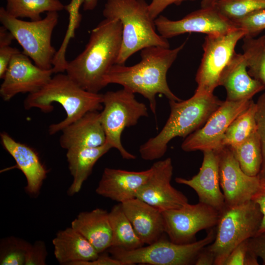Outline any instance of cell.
<instances>
[{
    "label": "cell",
    "mask_w": 265,
    "mask_h": 265,
    "mask_svg": "<svg viewBox=\"0 0 265 265\" xmlns=\"http://www.w3.org/2000/svg\"><path fill=\"white\" fill-rule=\"evenodd\" d=\"M185 44L172 49L158 46L142 49L141 59L138 63L131 66L114 64L105 77L106 85L118 84L133 93L141 94L148 100L150 109L156 115L157 94L164 95L169 101L182 100L170 89L166 75Z\"/></svg>",
    "instance_id": "obj_1"
},
{
    "label": "cell",
    "mask_w": 265,
    "mask_h": 265,
    "mask_svg": "<svg viewBox=\"0 0 265 265\" xmlns=\"http://www.w3.org/2000/svg\"><path fill=\"white\" fill-rule=\"evenodd\" d=\"M122 39L120 21L105 18L91 30L84 50L68 62L66 74L83 89L99 93L106 86L105 77L116 63Z\"/></svg>",
    "instance_id": "obj_2"
},
{
    "label": "cell",
    "mask_w": 265,
    "mask_h": 265,
    "mask_svg": "<svg viewBox=\"0 0 265 265\" xmlns=\"http://www.w3.org/2000/svg\"><path fill=\"white\" fill-rule=\"evenodd\" d=\"M60 104L66 118L49 127L50 134L61 131L86 113L102 110L103 94L88 91L79 86L67 74L57 73L38 91L28 94L24 101L26 109L38 108L44 112L53 109L52 104Z\"/></svg>",
    "instance_id": "obj_3"
},
{
    "label": "cell",
    "mask_w": 265,
    "mask_h": 265,
    "mask_svg": "<svg viewBox=\"0 0 265 265\" xmlns=\"http://www.w3.org/2000/svg\"><path fill=\"white\" fill-rule=\"evenodd\" d=\"M223 102L213 94H194L186 100L169 101V116L160 132L140 146L142 159L151 161L162 158L172 139L186 138L199 129Z\"/></svg>",
    "instance_id": "obj_4"
},
{
    "label": "cell",
    "mask_w": 265,
    "mask_h": 265,
    "mask_svg": "<svg viewBox=\"0 0 265 265\" xmlns=\"http://www.w3.org/2000/svg\"><path fill=\"white\" fill-rule=\"evenodd\" d=\"M145 0H107L103 14L122 25V39L116 64H125L136 52L152 46L170 48L167 39L157 32Z\"/></svg>",
    "instance_id": "obj_5"
},
{
    "label": "cell",
    "mask_w": 265,
    "mask_h": 265,
    "mask_svg": "<svg viewBox=\"0 0 265 265\" xmlns=\"http://www.w3.org/2000/svg\"><path fill=\"white\" fill-rule=\"evenodd\" d=\"M263 215L253 200L234 206H225L220 212L214 240L206 247L214 265H223L232 250L257 234Z\"/></svg>",
    "instance_id": "obj_6"
},
{
    "label": "cell",
    "mask_w": 265,
    "mask_h": 265,
    "mask_svg": "<svg viewBox=\"0 0 265 265\" xmlns=\"http://www.w3.org/2000/svg\"><path fill=\"white\" fill-rule=\"evenodd\" d=\"M58 12L46 13L39 20L26 21L10 15L0 8V22L13 35L23 53L39 68L53 69L56 51L51 43L52 34L58 21Z\"/></svg>",
    "instance_id": "obj_7"
},
{
    "label": "cell",
    "mask_w": 265,
    "mask_h": 265,
    "mask_svg": "<svg viewBox=\"0 0 265 265\" xmlns=\"http://www.w3.org/2000/svg\"><path fill=\"white\" fill-rule=\"evenodd\" d=\"M214 228L210 229L203 239L189 243L178 244L163 237L146 246L132 250L111 247L107 251L112 257L120 261L123 265L194 264L199 252L214 240L215 236Z\"/></svg>",
    "instance_id": "obj_8"
},
{
    "label": "cell",
    "mask_w": 265,
    "mask_h": 265,
    "mask_svg": "<svg viewBox=\"0 0 265 265\" xmlns=\"http://www.w3.org/2000/svg\"><path fill=\"white\" fill-rule=\"evenodd\" d=\"M103 106L100 119L106 142L116 149L123 159H135L136 157L123 147L121 135L126 128L135 126L140 118L148 116L146 106L135 99L134 93L125 88L103 94Z\"/></svg>",
    "instance_id": "obj_9"
},
{
    "label": "cell",
    "mask_w": 265,
    "mask_h": 265,
    "mask_svg": "<svg viewBox=\"0 0 265 265\" xmlns=\"http://www.w3.org/2000/svg\"><path fill=\"white\" fill-rule=\"evenodd\" d=\"M245 36L244 31L237 28L223 34L207 35L202 45V58L195 76L197 87L194 94H213L219 86L222 72L236 53L238 42Z\"/></svg>",
    "instance_id": "obj_10"
},
{
    "label": "cell",
    "mask_w": 265,
    "mask_h": 265,
    "mask_svg": "<svg viewBox=\"0 0 265 265\" xmlns=\"http://www.w3.org/2000/svg\"><path fill=\"white\" fill-rule=\"evenodd\" d=\"M220 213L200 202L195 204L187 203L179 208L162 212L165 234L176 243L192 242L198 232L216 227Z\"/></svg>",
    "instance_id": "obj_11"
},
{
    "label": "cell",
    "mask_w": 265,
    "mask_h": 265,
    "mask_svg": "<svg viewBox=\"0 0 265 265\" xmlns=\"http://www.w3.org/2000/svg\"><path fill=\"white\" fill-rule=\"evenodd\" d=\"M252 100L223 101L202 127L185 138L181 145L182 149L188 152H203L216 151L223 147L222 141L227 128L248 107Z\"/></svg>",
    "instance_id": "obj_12"
},
{
    "label": "cell",
    "mask_w": 265,
    "mask_h": 265,
    "mask_svg": "<svg viewBox=\"0 0 265 265\" xmlns=\"http://www.w3.org/2000/svg\"><path fill=\"white\" fill-rule=\"evenodd\" d=\"M154 22L158 32L167 39L186 33L223 34L236 28L233 22L222 16L214 6L201 8L178 20L159 15Z\"/></svg>",
    "instance_id": "obj_13"
},
{
    "label": "cell",
    "mask_w": 265,
    "mask_h": 265,
    "mask_svg": "<svg viewBox=\"0 0 265 265\" xmlns=\"http://www.w3.org/2000/svg\"><path fill=\"white\" fill-rule=\"evenodd\" d=\"M151 173L138 190L136 198L161 212L179 208L188 203L187 197L171 184L173 167L167 158L155 162Z\"/></svg>",
    "instance_id": "obj_14"
},
{
    "label": "cell",
    "mask_w": 265,
    "mask_h": 265,
    "mask_svg": "<svg viewBox=\"0 0 265 265\" xmlns=\"http://www.w3.org/2000/svg\"><path fill=\"white\" fill-rule=\"evenodd\" d=\"M218 155L219 177L226 206H234L252 200L260 187L258 176H251L241 169L228 146L215 151Z\"/></svg>",
    "instance_id": "obj_15"
},
{
    "label": "cell",
    "mask_w": 265,
    "mask_h": 265,
    "mask_svg": "<svg viewBox=\"0 0 265 265\" xmlns=\"http://www.w3.org/2000/svg\"><path fill=\"white\" fill-rule=\"evenodd\" d=\"M53 69L45 70L33 64L20 51L11 59L3 78L0 95L5 101L19 93L31 94L41 89L52 77Z\"/></svg>",
    "instance_id": "obj_16"
},
{
    "label": "cell",
    "mask_w": 265,
    "mask_h": 265,
    "mask_svg": "<svg viewBox=\"0 0 265 265\" xmlns=\"http://www.w3.org/2000/svg\"><path fill=\"white\" fill-rule=\"evenodd\" d=\"M175 181L192 188L197 194L200 202L219 212L226 206L219 182L218 157L215 151H203L202 163L196 175L189 179L177 177Z\"/></svg>",
    "instance_id": "obj_17"
},
{
    "label": "cell",
    "mask_w": 265,
    "mask_h": 265,
    "mask_svg": "<svg viewBox=\"0 0 265 265\" xmlns=\"http://www.w3.org/2000/svg\"><path fill=\"white\" fill-rule=\"evenodd\" d=\"M151 168L141 171H132L106 168L96 192L103 197L122 203L136 198L140 187L146 182Z\"/></svg>",
    "instance_id": "obj_18"
},
{
    "label": "cell",
    "mask_w": 265,
    "mask_h": 265,
    "mask_svg": "<svg viewBox=\"0 0 265 265\" xmlns=\"http://www.w3.org/2000/svg\"><path fill=\"white\" fill-rule=\"evenodd\" d=\"M0 136L3 148L13 158L26 178V192L37 195L48 172L38 153L27 144L16 141L6 132H1Z\"/></svg>",
    "instance_id": "obj_19"
},
{
    "label": "cell",
    "mask_w": 265,
    "mask_h": 265,
    "mask_svg": "<svg viewBox=\"0 0 265 265\" xmlns=\"http://www.w3.org/2000/svg\"><path fill=\"white\" fill-rule=\"evenodd\" d=\"M219 85L225 88L226 100L230 101L252 100L265 89L263 83L249 74L243 53L236 52L222 72Z\"/></svg>",
    "instance_id": "obj_20"
},
{
    "label": "cell",
    "mask_w": 265,
    "mask_h": 265,
    "mask_svg": "<svg viewBox=\"0 0 265 265\" xmlns=\"http://www.w3.org/2000/svg\"><path fill=\"white\" fill-rule=\"evenodd\" d=\"M122 204L123 210L141 241L150 244L165 234L162 212L135 198Z\"/></svg>",
    "instance_id": "obj_21"
},
{
    "label": "cell",
    "mask_w": 265,
    "mask_h": 265,
    "mask_svg": "<svg viewBox=\"0 0 265 265\" xmlns=\"http://www.w3.org/2000/svg\"><path fill=\"white\" fill-rule=\"evenodd\" d=\"M59 138L66 150L100 146L106 142L99 111H89L64 128Z\"/></svg>",
    "instance_id": "obj_22"
},
{
    "label": "cell",
    "mask_w": 265,
    "mask_h": 265,
    "mask_svg": "<svg viewBox=\"0 0 265 265\" xmlns=\"http://www.w3.org/2000/svg\"><path fill=\"white\" fill-rule=\"evenodd\" d=\"M54 255L61 265H78L93 261L100 254L81 234L68 227L58 231L53 239Z\"/></svg>",
    "instance_id": "obj_23"
},
{
    "label": "cell",
    "mask_w": 265,
    "mask_h": 265,
    "mask_svg": "<svg viewBox=\"0 0 265 265\" xmlns=\"http://www.w3.org/2000/svg\"><path fill=\"white\" fill-rule=\"evenodd\" d=\"M71 227L85 237L99 253L112 245V233L108 212L100 208L80 212Z\"/></svg>",
    "instance_id": "obj_24"
},
{
    "label": "cell",
    "mask_w": 265,
    "mask_h": 265,
    "mask_svg": "<svg viewBox=\"0 0 265 265\" xmlns=\"http://www.w3.org/2000/svg\"><path fill=\"white\" fill-rule=\"evenodd\" d=\"M111 148L112 146L106 142L98 147L76 148L67 150L68 167L73 179L67 191L69 195L72 196L80 191L95 163Z\"/></svg>",
    "instance_id": "obj_25"
},
{
    "label": "cell",
    "mask_w": 265,
    "mask_h": 265,
    "mask_svg": "<svg viewBox=\"0 0 265 265\" xmlns=\"http://www.w3.org/2000/svg\"><path fill=\"white\" fill-rule=\"evenodd\" d=\"M108 216L112 233L111 247L129 250L144 245L126 215L121 203L114 206L108 212Z\"/></svg>",
    "instance_id": "obj_26"
},
{
    "label": "cell",
    "mask_w": 265,
    "mask_h": 265,
    "mask_svg": "<svg viewBox=\"0 0 265 265\" xmlns=\"http://www.w3.org/2000/svg\"><path fill=\"white\" fill-rule=\"evenodd\" d=\"M242 170L247 175L257 176L262 162V153L257 131L241 143L228 146Z\"/></svg>",
    "instance_id": "obj_27"
},
{
    "label": "cell",
    "mask_w": 265,
    "mask_h": 265,
    "mask_svg": "<svg viewBox=\"0 0 265 265\" xmlns=\"http://www.w3.org/2000/svg\"><path fill=\"white\" fill-rule=\"evenodd\" d=\"M256 111V103L252 100L248 107L227 128L222 141V146L238 144L257 131Z\"/></svg>",
    "instance_id": "obj_28"
},
{
    "label": "cell",
    "mask_w": 265,
    "mask_h": 265,
    "mask_svg": "<svg viewBox=\"0 0 265 265\" xmlns=\"http://www.w3.org/2000/svg\"><path fill=\"white\" fill-rule=\"evenodd\" d=\"M5 9L16 18H29L31 21L41 19L44 12H58L65 9L59 0H6Z\"/></svg>",
    "instance_id": "obj_29"
},
{
    "label": "cell",
    "mask_w": 265,
    "mask_h": 265,
    "mask_svg": "<svg viewBox=\"0 0 265 265\" xmlns=\"http://www.w3.org/2000/svg\"><path fill=\"white\" fill-rule=\"evenodd\" d=\"M242 49L248 72L253 78L265 86V35L244 37Z\"/></svg>",
    "instance_id": "obj_30"
},
{
    "label": "cell",
    "mask_w": 265,
    "mask_h": 265,
    "mask_svg": "<svg viewBox=\"0 0 265 265\" xmlns=\"http://www.w3.org/2000/svg\"><path fill=\"white\" fill-rule=\"evenodd\" d=\"M214 6L222 16L233 21L254 11L265 9V0H219Z\"/></svg>",
    "instance_id": "obj_31"
},
{
    "label": "cell",
    "mask_w": 265,
    "mask_h": 265,
    "mask_svg": "<svg viewBox=\"0 0 265 265\" xmlns=\"http://www.w3.org/2000/svg\"><path fill=\"white\" fill-rule=\"evenodd\" d=\"M30 244L13 236L2 239L0 244V265H25L26 253Z\"/></svg>",
    "instance_id": "obj_32"
},
{
    "label": "cell",
    "mask_w": 265,
    "mask_h": 265,
    "mask_svg": "<svg viewBox=\"0 0 265 265\" xmlns=\"http://www.w3.org/2000/svg\"><path fill=\"white\" fill-rule=\"evenodd\" d=\"M98 0H70V2L65 5V10L69 14V24L63 42L60 47L62 51H66L70 39L74 37L75 31L80 25L81 15L80 8L83 5L85 11L93 10L97 6Z\"/></svg>",
    "instance_id": "obj_33"
},
{
    "label": "cell",
    "mask_w": 265,
    "mask_h": 265,
    "mask_svg": "<svg viewBox=\"0 0 265 265\" xmlns=\"http://www.w3.org/2000/svg\"><path fill=\"white\" fill-rule=\"evenodd\" d=\"M231 22L236 28L244 31V37H255L265 29V9L254 11Z\"/></svg>",
    "instance_id": "obj_34"
},
{
    "label": "cell",
    "mask_w": 265,
    "mask_h": 265,
    "mask_svg": "<svg viewBox=\"0 0 265 265\" xmlns=\"http://www.w3.org/2000/svg\"><path fill=\"white\" fill-rule=\"evenodd\" d=\"M256 103L257 132L260 138L262 153V165L257 176L260 184L265 185V92L259 96Z\"/></svg>",
    "instance_id": "obj_35"
},
{
    "label": "cell",
    "mask_w": 265,
    "mask_h": 265,
    "mask_svg": "<svg viewBox=\"0 0 265 265\" xmlns=\"http://www.w3.org/2000/svg\"><path fill=\"white\" fill-rule=\"evenodd\" d=\"M15 39L12 34L4 26L0 27V78L3 79L13 56L20 52L11 46Z\"/></svg>",
    "instance_id": "obj_36"
},
{
    "label": "cell",
    "mask_w": 265,
    "mask_h": 265,
    "mask_svg": "<svg viewBox=\"0 0 265 265\" xmlns=\"http://www.w3.org/2000/svg\"><path fill=\"white\" fill-rule=\"evenodd\" d=\"M257 259L258 257L249 248L247 239L232 250L223 265H258Z\"/></svg>",
    "instance_id": "obj_37"
},
{
    "label": "cell",
    "mask_w": 265,
    "mask_h": 265,
    "mask_svg": "<svg viewBox=\"0 0 265 265\" xmlns=\"http://www.w3.org/2000/svg\"><path fill=\"white\" fill-rule=\"evenodd\" d=\"M47 254L45 242L37 240L29 246L26 255L25 265H45Z\"/></svg>",
    "instance_id": "obj_38"
},
{
    "label": "cell",
    "mask_w": 265,
    "mask_h": 265,
    "mask_svg": "<svg viewBox=\"0 0 265 265\" xmlns=\"http://www.w3.org/2000/svg\"><path fill=\"white\" fill-rule=\"evenodd\" d=\"M249 248L260 258L265 265V232L257 234L248 239Z\"/></svg>",
    "instance_id": "obj_39"
},
{
    "label": "cell",
    "mask_w": 265,
    "mask_h": 265,
    "mask_svg": "<svg viewBox=\"0 0 265 265\" xmlns=\"http://www.w3.org/2000/svg\"><path fill=\"white\" fill-rule=\"evenodd\" d=\"M187 0H152L148 5L150 15L152 18L155 20L170 5L174 4L179 5L183 1Z\"/></svg>",
    "instance_id": "obj_40"
},
{
    "label": "cell",
    "mask_w": 265,
    "mask_h": 265,
    "mask_svg": "<svg viewBox=\"0 0 265 265\" xmlns=\"http://www.w3.org/2000/svg\"><path fill=\"white\" fill-rule=\"evenodd\" d=\"M252 200L259 205L263 215L262 222L256 234L257 235L265 232V185H260L259 190Z\"/></svg>",
    "instance_id": "obj_41"
},
{
    "label": "cell",
    "mask_w": 265,
    "mask_h": 265,
    "mask_svg": "<svg viewBox=\"0 0 265 265\" xmlns=\"http://www.w3.org/2000/svg\"><path fill=\"white\" fill-rule=\"evenodd\" d=\"M78 265H123V264L106 253H100L97 258L89 262L80 263Z\"/></svg>",
    "instance_id": "obj_42"
},
{
    "label": "cell",
    "mask_w": 265,
    "mask_h": 265,
    "mask_svg": "<svg viewBox=\"0 0 265 265\" xmlns=\"http://www.w3.org/2000/svg\"><path fill=\"white\" fill-rule=\"evenodd\" d=\"M206 246L204 247L198 254L194 265H214V259L209 252Z\"/></svg>",
    "instance_id": "obj_43"
},
{
    "label": "cell",
    "mask_w": 265,
    "mask_h": 265,
    "mask_svg": "<svg viewBox=\"0 0 265 265\" xmlns=\"http://www.w3.org/2000/svg\"><path fill=\"white\" fill-rule=\"evenodd\" d=\"M219 0H202L201 2V8L214 6Z\"/></svg>",
    "instance_id": "obj_44"
}]
</instances>
